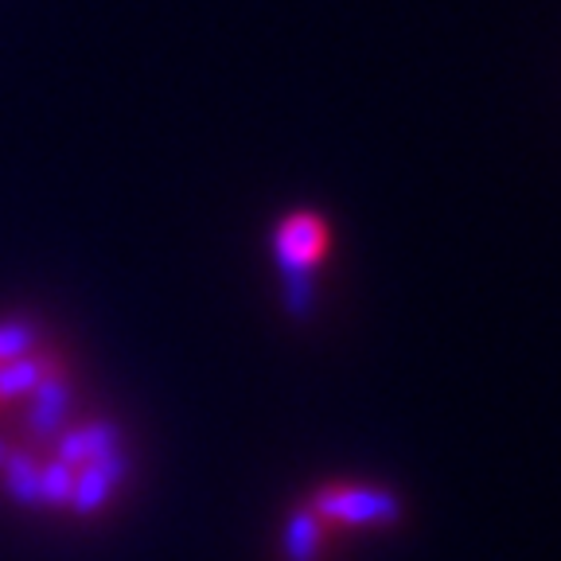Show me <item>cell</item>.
<instances>
[{
	"mask_svg": "<svg viewBox=\"0 0 561 561\" xmlns=\"http://www.w3.org/2000/svg\"><path fill=\"white\" fill-rule=\"evenodd\" d=\"M39 351V324L32 320H0V367Z\"/></svg>",
	"mask_w": 561,
	"mask_h": 561,
	"instance_id": "obj_4",
	"label": "cell"
},
{
	"mask_svg": "<svg viewBox=\"0 0 561 561\" xmlns=\"http://www.w3.org/2000/svg\"><path fill=\"white\" fill-rule=\"evenodd\" d=\"M4 456H9V448H4V445H0V465H4Z\"/></svg>",
	"mask_w": 561,
	"mask_h": 561,
	"instance_id": "obj_6",
	"label": "cell"
},
{
	"mask_svg": "<svg viewBox=\"0 0 561 561\" xmlns=\"http://www.w3.org/2000/svg\"><path fill=\"white\" fill-rule=\"evenodd\" d=\"M328 245H332V230L316 210H293L280 219L277 234H273L277 262L289 277H308L328 257Z\"/></svg>",
	"mask_w": 561,
	"mask_h": 561,
	"instance_id": "obj_1",
	"label": "cell"
},
{
	"mask_svg": "<svg viewBox=\"0 0 561 561\" xmlns=\"http://www.w3.org/2000/svg\"><path fill=\"white\" fill-rule=\"evenodd\" d=\"M320 538H324V518L316 515L312 507L300 511V515H293V523H289V558L293 561H312Z\"/></svg>",
	"mask_w": 561,
	"mask_h": 561,
	"instance_id": "obj_5",
	"label": "cell"
},
{
	"mask_svg": "<svg viewBox=\"0 0 561 561\" xmlns=\"http://www.w3.org/2000/svg\"><path fill=\"white\" fill-rule=\"evenodd\" d=\"M55 370H62V359L55 355V351H44V347L24 355V359L4 363V367H0V410L20 402V398H27L35 386L47 382Z\"/></svg>",
	"mask_w": 561,
	"mask_h": 561,
	"instance_id": "obj_3",
	"label": "cell"
},
{
	"mask_svg": "<svg viewBox=\"0 0 561 561\" xmlns=\"http://www.w3.org/2000/svg\"><path fill=\"white\" fill-rule=\"evenodd\" d=\"M312 511L324 523H390L398 515L386 491L355 488V483H328L312 495Z\"/></svg>",
	"mask_w": 561,
	"mask_h": 561,
	"instance_id": "obj_2",
	"label": "cell"
}]
</instances>
